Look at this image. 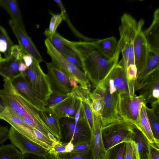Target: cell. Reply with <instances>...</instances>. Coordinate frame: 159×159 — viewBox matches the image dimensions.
Returning <instances> with one entry per match:
<instances>
[{"label":"cell","instance_id":"obj_42","mask_svg":"<svg viewBox=\"0 0 159 159\" xmlns=\"http://www.w3.org/2000/svg\"><path fill=\"white\" fill-rule=\"evenodd\" d=\"M22 154V159H56L55 155L49 153L45 155L31 153H25Z\"/></svg>","mask_w":159,"mask_h":159},{"label":"cell","instance_id":"obj_9","mask_svg":"<svg viewBox=\"0 0 159 159\" xmlns=\"http://www.w3.org/2000/svg\"><path fill=\"white\" fill-rule=\"evenodd\" d=\"M16 91L39 111L46 109L47 98L34 89L29 84L22 72L19 76L10 80Z\"/></svg>","mask_w":159,"mask_h":159},{"label":"cell","instance_id":"obj_4","mask_svg":"<svg viewBox=\"0 0 159 159\" xmlns=\"http://www.w3.org/2000/svg\"><path fill=\"white\" fill-rule=\"evenodd\" d=\"M95 89L101 95L103 102L100 116L102 127L123 120L118 113L120 95L108 74L95 86Z\"/></svg>","mask_w":159,"mask_h":159},{"label":"cell","instance_id":"obj_3","mask_svg":"<svg viewBox=\"0 0 159 159\" xmlns=\"http://www.w3.org/2000/svg\"><path fill=\"white\" fill-rule=\"evenodd\" d=\"M138 25V22L130 15L125 13L122 16L119 28L118 49L122 55L127 79L131 83L135 82L138 75L133 48Z\"/></svg>","mask_w":159,"mask_h":159},{"label":"cell","instance_id":"obj_28","mask_svg":"<svg viewBox=\"0 0 159 159\" xmlns=\"http://www.w3.org/2000/svg\"><path fill=\"white\" fill-rule=\"evenodd\" d=\"M14 45L6 30L0 26V52L3 53L5 58L11 57V49Z\"/></svg>","mask_w":159,"mask_h":159},{"label":"cell","instance_id":"obj_11","mask_svg":"<svg viewBox=\"0 0 159 159\" xmlns=\"http://www.w3.org/2000/svg\"><path fill=\"white\" fill-rule=\"evenodd\" d=\"M143 103V98L139 95L120 97L118 106V114L122 119L137 125Z\"/></svg>","mask_w":159,"mask_h":159},{"label":"cell","instance_id":"obj_36","mask_svg":"<svg viewBox=\"0 0 159 159\" xmlns=\"http://www.w3.org/2000/svg\"><path fill=\"white\" fill-rule=\"evenodd\" d=\"M52 16L50 20L48 28L45 30L44 34L49 38L54 34L56 30L61 22L64 20V16L63 14H55L51 13Z\"/></svg>","mask_w":159,"mask_h":159},{"label":"cell","instance_id":"obj_45","mask_svg":"<svg viewBox=\"0 0 159 159\" xmlns=\"http://www.w3.org/2000/svg\"><path fill=\"white\" fill-rule=\"evenodd\" d=\"M25 54L19 45H14L11 51V56L17 60L23 61V56Z\"/></svg>","mask_w":159,"mask_h":159},{"label":"cell","instance_id":"obj_15","mask_svg":"<svg viewBox=\"0 0 159 159\" xmlns=\"http://www.w3.org/2000/svg\"><path fill=\"white\" fill-rule=\"evenodd\" d=\"M9 139L11 144L19 149L22 154L31 153L39 155L48 154V150L30 139L11 126Z\"/></svg>","mask_w":159,"mask_h":159},{"label":"cell","instance_id":"obj_5","mask_svg":"<svg viewBox=\"0 0 159 159\" xmlns=\"http://www.w3.org/2000/svg\"><path fill=\"white\" fill-rule=\"evenodd\" d=\"M47 53L56 66L66 74L69 78L76 80L81 86L89 88L90 84L86 75L80 67L69 61L64 56L52 45L49 39L44 41Z\"/></svg>","mask_w":159,"mask_h":159},{"label":"cell","instance_id":"obj_38","mask_svg":"<svg viewBox=\"0 0 159 159\" xmlns=\"http://www.w3.org/2000/svg\"><path fill=\"white\" fill-rule=\"evenodd\" d=\"M70 93L59 95H51L47 100L46 108H52L59 103L70 97Z\"/></svg>","mask_w":159,"mask_h":159},{"label":"cell","instance_id":"obj_24","mask_svg":"<svg viewBox=\"0 0 159 159\" xmlns=\"http://www.w3.org/2000/svg\"><path fill=\"white\" fill-rule=\"evenodd\" d=\"M92 43L107 57L112 58L119 52L118 41L114 37L106 39L93 40Z\"/></svg>","mask_w":159,"mask_h":159},{"label":"cell","instance_id":"obj_39","mask_svg":"<svg viewBox=\"0 0 159 159\" xmlns=\"http://www.w3.org/2000/svg\"><path fill=\"white\" fill-rule=\"evenodd\" d=\"M63 55L69 61L82 69V62L78 55L73 50L67 47L66 53Z\"/></svg>","mask_w":159,"mask_h":159},{"label":"cell","instance_id":"obj_22","mask_svg":"<svg viewBox=\"0 0 159 159\" xmlns=\"http://www.w3.org/2000/svg\"><path fill=\"white\" fill-rule=\"evenodd\" d=\"M39 113L43 120L58 140L62 139L63 137L60 124V118L51 108L39 111Z\"/></svg>","mask_w":159,"mask_h":159},{"label":"cell","instance_id":"obj_53","mask_svg":"<svg viewBox=\"0 0 159 159\" xmlns=\"http://www.w3.org/2000/svg\"><path fill=\"white\" fill-rule=\"evenodd\" d=\"M3 59V58H2V57L1 54L0 53V61L2 60Z\"/></svg>","mask_w":159,"mask_h":159},{"label":"cell","instance_id":"obj_6","mask_svg":"<svg viewBox=\"0 0 159 159\" xmlns=\"http://www.w3.org/2000/svg\"><path fill=\"white\" fill-rule=\"evenodd\" d=\"M59 122L63 138L66 143L70 142L75 145L90 142L92 131L85 119L75 123L74 118L63 117Z\"/></svg>","mask_w":159,"mask_h":159},{"label":"cell","instance_id":"obj_10","mask_svg":"<svg viewBox=\"0 0 159 159\" xmlns=\"http://www.w3.org/2000/svg\"><path fill=\"white\" fill-rule=\"evenodd\" d=\"M0 119L7 122L18 132L34 142L40 144L43 139V134L39 130L26 124L22 119L6 107L0 114Z\"/></svg>","mask_w":159,"mask_h":159},{"label":"cell","instance_id":"obj_2","mask_svg":"<svg viewBox=\"0 0 159 159\" xmlns=\"http://www.w3.org/2000/svg\"><path fill=\"white\" fill-rule=\"evenodd\" d=\"M0 98L6 107L20 117L27 124L37 129L53 142L57 139L44 122L39 111L21 97L15 90L10 80L4 78Z\"/></svg>","mask_w":159,"mask_h":159},{"label":"cell","instance_id":"obj_14","mask_svg":"<svg viewBox=\"0 0 159 159\" xmlns=\"http://www.w3.org/2000/svg\"><path fill=\"white\" fill-rule=\"evenodd\" d=\"M139 95L143 99V102L148 103L159 100V68L149 75L138 87Z\"/></svg>","mask_w":159,"mask_h":159},{"label":"cell","instance_id":"obj_37","mask_svg":"<svg viewBox=\"0 0 159 159\" xmlns=\"http://www.w3.org/2000/svg\"><path fill=\"white\" fill-rule=\"evenodd\" d=\"M55 156L56 159H93L91 150L88 154L85 155L71 152L59 153Z\"/></svg>","mask_w":159,"mask_h":159},{"label":"cell","instance_id":"obj_21","mask_svg":"<svg viewBox=\"0 0 159 159\" xmlns=\"http://www.w3.org/2000/svg\"><path fill=\"white\" fill-rule=\"evenodd\" d=\"M159 68V48L150 49L144 68L137 77L135 82V90L150 74Z\"/></svg>","mask_w":159,"mask_h":159},{"label":"cell","instance_id":"obj_32","mask_svg":"<svg viewBox=\"0 0 159 159\" xmlns=\"http://www.w3.org/2000/svg\"><path fill=\"white\" fill-rule=\"evenodd\" d=\"M52 45L62 55L65 54L69 41L64 38L57 32L49 38Z\"/></svg>","mask_w":159,"mask_h":159},{"label":"cell","instance_id":"obj_8","mask_svg":"<svg viewBox=\"0 0 159 159\" xmlns=\"http://www.w3.org/2000/svg\"><path fill=\"white\" fill-rule=\"evenodd\" d=\"M22 73L34 89L47 99L50 97L52 92L48 75L44 72L37 61L34 59L32 64Z\"/></svg>","mask_w":159,"mask_h":159},{"label":"cell","instance_id":"obj_26","mask_svg":"<svg viewBox=\"0 0 159 159\" xmlns=\"http://www.w3.org/2000/svg\"><path fill=\"white\" fill-rule=\"evenodd\" d=\"M0 6L6 10L16 24L23 30L26 31L16 0H0Z\"/></svg>","mask_w":159,"mask_h":159},{"label":"cell","instance_id":"obj_48","mask_svg":"<svg viewBox=\"0 0 159 159\" xmlns=\"http://www.w3.org/2000/svg\"><path fill=\"white\" fill-rule=\"evenodd\" d=\"M22 59L23 62L28 67L32 64L34 59L31 55L28 54L24 55Z\"/></svg>","mask_w":159,"mask_h":159},{"label":"cell","instance_id":"obj_47","mask_svg":"<svg viewBox=\"0 0 159 159\" xmlns=\"http://www.w3.org/2000/svg\"><path fill=\"white\" fill-rule=\"evenodd\" d=\"M151 104V109L157 117L159 118V100H156Z\"/></svg>","mask_w":159,"mask_h":159},{"label":"cell","instance_id":"obj_41","mask_svg":"<svg viewBox=\"0 0 159 159\" xmlns=\"http://www.w3.org/2000/svg\"><path fill=\"white\" fill-rule=\"evenodd\" d=\"M125 159H139L135 145L131 140L126 143Z\"/></svg>","mask_w":159,"mask_h":159},{"label":"cell","instance_id":"obj_25","mask_svg":"<svg viewBox=\"0 0 159 159\" xmlns=\"http://www.w3.org/2000/svg\"><path fill=\"white\" fill-rule=\"evenodd\" d=\"M22 61L11 56L3 58L0 61V75L9 80L19 76L22 73L19 70V64Z\"/></svg>","mask_w":159,"mask_h":159},{"label":"cell","instance_id":"obj_34","mask_svg":"<svg viewBox=\"0 0 159 159\" xmlns=\"http://www.w3.org/2000/svg\"><path fill=\"white\" fill-rule=\"evenodd\" d=\"M54 1L58 6L61 10V12L63 14L64 16V20L66 22L71 31L76 36L85 41H92L94 40L93 39L85 36L80 33L75 28L70 21L67 14L66 9L61 0H54Z\"/></svg>","mask_w":159,"mask_h":159},{"label":"cell","instance_id":"obj_19","mask_svg":"<svg viewBox=\"0 0 159 159\" xmlns=\"http://www.w3.org/2000/svg\"><path fill=\"white\" fill-rule=\"evenodd\" d=\"M81 102L80 99L71 96L51 109L60 119L63 117L74 119Z\"/></svg>","mask_w":159,"mask_h":159},{"label":"cell","instance_id":"obj_44","mask_svg":"<svg viewBox=\"0 0 159 159\" xmlns=\"http://www.w3.org/2000/svg\"><path fill=\"white\" fill-rule=\"evenodd\" d=\"M159 143H149L148 159H159Z\"/></svg>","mask_w":159,"mask_h":159},{"label":"cell","instance_id":"obj_1","mask_svg":"<svg viewBox=\"0 0 159 159\" xmlns=\"http://www.w3.org/2000/svg\"><path fill=\"white\" fill-rule=\"evenodd\" d=\"M68 47L78 55L82 70L89 81L95 86L102 81L118 62L120 53L112 58L101 52L91 41H70Z\"/></svg>","mask_w":159,"mask_h":159},{"label":"cell","instance_id":"obj_50","mask_svg":"<svg viewBox=\"0 0 159 159\" xmlns=\"http://www.w3.org/2000/svg\"><path fill=\"white\" fill-rule=\"evenodd\" d=\"M28 67V66L23 61H22L19 64V70L20 72L22 73L25 71Z\"/></svg>","mask_w":159,"mask_h":159},{"label":"cell","instance_id":"obj_13","mask_svg":"<svg viewBox=\"0 0 159 159\" xmlns=\"http://www.w3.org/2000/svg\"><path fill=\"white\" fill-rule=\"evenodd\" d=\"M144 23L143 19L138 22L137 29L133 43L134 57L137 71V77L144 68L150 50L142 29Z\"/></svg>","mask_w":159,"mask_h":159},{"label":"cell","instance_id":"obj_43","mask_svg":"<svg viewBox=\"0 0 159 159\" xmlns=\"http://www.w3.org/2000/svg\"><path fill=\"white\" fill-rule=\"evenodd\" d=\"M66 143H63L60 140L54 142L49 151V153L56 155L59 153L65 152Z\"/></svg>","mask_w":159,"mask_h":159},{"label":"cell","instance_id":"obj_16","mask_svg":"<svg viewBox=\"0 0 159 159\" xmlns=\"http://www.w3.org/2000/svg\"><path fill=\"white\" fill-rule=\"evenodd\" d=\"M120 97L136 96L128 83L123 59L113 67L108 74Z\"/></svg>","mask_w":159,"mask_h":159},{"label":"cell","instance_id":"obj_30","mask_svg":"<svg viewBox=\"0 0 159 159\" xmlns=\"http://www.w3.org/2000/svg\"><path fill=\"white\" fill-rule=\"evenodd\" d=\"M126 143H119L106 151L104 159H125Z\"/></svg>","mask_w":159,"mask_h":159},{"label":"cell","instance_id":"obj_52","mask_svg":"<svg viewBox=\"0 0 159 159\" xmlns=\"http://www.w3.org/2000/svg\"><path fill=\"white\" fill-rule=\"evenodd\" d=\"M6 107L2 102H0V114L5 110Z\"/></svg>","mask_w":159,"mask_h":159},{"label":"cell","instance_id":"obj_23","mask_svg":"<svg viewBox=\"0 0 159 159\" xmlns=\"http://www.w3.org/2000/svg\"><path fill=\"white\" fill-rule=\"evenodd\" d=\"M143 32L150 49L159 48V8L154 11L150 26Z\"/></svg>","mask_w":159,"mask_h":159},{"label":"cell","instance_id":"obj_31","mask_svg":"<svg viewBox=\"0 0 159 159\" xmlns=\"http://www.w3.org/2000/svg\"><path fill=\"white\" fill-rule=\"evenodd\" d=\"M91 107L93 114L100 116L103 108V102L101 94L95 89L91 95Z\"/></svg>","mask_w":159,"mask_h":159},{"label":"cell","instance_id":"obj_35","mask_svg":"<svg viewBox=\"0 0 159 159\" xmlns=\"http://www.w3.org/2000/svg\"><path fill=\"white\" fill-rule=\"evenodd\" d=\"M81 100L85 118L92 131L93 125L94 115L91 107V96Z\"/></svg>","mask_w":159,"mask_h":159},{"label":"cell","instance_id":"obj_29","mask_svg":"<svg viewBox=\"0 0 159 159\" xmlns=\"http://www.w3.org/2000/svg\"><path fill=\"white\" fill-rule=\"evenodd\" d=\"M22 153L12 144L0 147V159H22Z\"/></svg>","mask_w":159,"mask_h":159},{"label":"cell","instance_id":"obj_7","mask_svg":"<svg viewBox=\"0 0 159 159\" xmlns=\"http://www.w3.org/2000/svg\"><path fill=\"white\" fill-rule=\"evenodd\" d=\"M132 132L131 123L124 120L102 127L101 136L105 149L121 143L131 141Z\"/></svg>","mask_w":159,"mask_h":159},{"label":"cell","instance_id":"obj_18","mask_svg":"<svg viewBox=\"0 0 159 159\" xmlns=\"http://www.w3.org/2000/svg\"><path fill=\"white\" fill-rule=\"evenodd\" d=\"M93 115L94 122L90 141V150L93 159H104L107 150L104 146L101 136L102 123L100 116Z\"/></svg>","mask_w":159,"mask_h":159},{"label":"cell","instance_id":"obj_27","mask_svg":"<svg viewBox=\"0 0 159 159\" xmlns=\"http://www.w3.org/2000/svg\"><path fill=\"white\" fill-rule=\"evenodd\" d=\"M146 105L142 103L139 114L138 124L136 125L147 138L149 143H157L155 140L151 130L146 111Z\"/></svg>","mask_w":159,"mask_h":159},{"label":"cell","instance_id":"obj_17","mask_svg":"<svg viewBox=\"0 0 159 159\" xmlns=\"http://www.w3.org/2000/svg\"><path fill=\"white\" fill-rule=\"evenodd\" d=\"M9 23L25 54L31 55L39 63L42 62L43 59L40 54L26 32L23 30L11 19Z\"/></svg>","mask_w":159,"mask_h":159},{"label":"cell","instance_id":"obj_49","mask_svg":"<svg viewBox=\"0 0 159 159\" xmlns=\"http://www.w3.org/2000/svg\"><path fill=\"white\" fill-rule=\"evenodd\" d=\"M74 145L73 143L69 142L66 143L65 152H72L74 148Z\"/></svg>","mask_w":159,"mask_h":159},{"label":"cell","instance_id":"obj_20","mask_svg":"<svg viewBox=\"0 0 159 159\" xmlns=\"http://www.w3.org/2000/svg\"><path fill=\"white\" fill-rule=\"evenodd\" d=\"M131 125L132 132L131 140L134 143L138 158L148 159L150 143L138 127L132 123Z\"/></svg>","mask_w":159,"mask_h":159},{"label":"cell","instance_id":"obj_51","mask_svg":"<svg viewBox=\"0 0 159 159\" xmlns=\"http://www.w3.org/2000/svg\"><path fill=\"white\" fill-rule=\"evenodd\" d=\"M69 78L71 86L73 88L76 86L77 85V84L78 83L77 81L72 78Z\"/></svg>","mask_w":159,"mask_h":159},{"label":"cell","instance_id":"obj_33","mask_svg":"<svg viewBox=\"0 0 159 159\" xmlns=\"http://www.w3.org/2000/svg\"><path fill=\"white\" fill-rule=\"evenodd\" d=\"M146 109L153 136L155 141L159 143V118L151 108H149L146 106Z\"/></svg>","mask_w":159,"mask_h":159},{"label":"cell","instance_id":"obj_40","mask_svg":"<svg viewBox=\"0 0 159 159\" xmlns=\"http://www.w3.org/2000/svg\"><path fill=\"white\" fill-rule=\"evenodd\" d=\"M90 142H83L74 145L72 152L85 155L88 154L90 151Z\"/></svg>","mask_w":159,"mask_h":159},{"label":"cell","instance_id":"obj_46","mask_svg":"<svg viewBox=\"0 0 159 159\" xmlns=\"http://www.w3.org/2000/svg\"><path fill=\"white\" fill-rule=\"evenodd\" d=\"M9 129L8 128L0 124V145L9 139Z\"/></svg>","mask_w":159,"mask_h":159},{"label":"cell","instance_id":"obj_12","mask_svg":"<svg viewBox=\"0 0 159 159\" xmlns=\"http://www.w3.org/2000/svg\"><path fill=\"white\" fill-rule=\"evenodd\" d=\"M45 63L52 92L51 95L70 93L73 87L70 85L69 77L52 62Z\"/></svg>","mask_w":159,"mask_h":159}]
</instances>
